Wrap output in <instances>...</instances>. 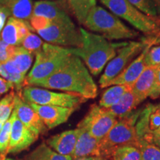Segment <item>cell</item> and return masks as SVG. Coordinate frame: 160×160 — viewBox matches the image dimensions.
<instances>
[{
    "mask_svg": "<svg viewBox=\"0 0 160 160\" xmlns=\"http://www.w3.org/2000/svg\"><path fill=\"white\" fill-rule=\"evenodd\" d=\"M33 87L56 89L76 93L86 99L97 97L98 88L91 73L79 57L71 55L65 64L48 78Z\"/></svg>",
    "mask_w": 160,
    "mask_h": 160,
    "instance_id": "1",
    "label": "cell"
},
{
    "mask_svg": "<svg viewBox=\"0 0 160 160\" xmlns=\"http://www.w3.org/2000/svg\"><path fill=\"white\" fill-rule=\"evenodd\" d=\"M82 45L79 48H69L72 55L82 60L88 71L93 76H98L105 66L117 55V51L128 42H111L102 36L96 34L79 28Z\"/></svg>",
    "mask_w": 160,
    "mask_h": 160,
    "instance_id": "2",
    "label": "cell"
},
{
    "mask_svg": "<svg viewBox=\"0 0 160 160\" xmlns=\"http://www.w3.org/2000/svg\"><path fill=\"white\" fill-rule=\"evenodd\" d=\"M83 25L108 40L134 39L139 37V32L130 28L117 16L97 5L89 11Z\"/></svg>",
    "mask_w": 160,
    "mask_h": 160,
    "instance_id": "3",
    "label": "cell"
},
{
    "mask_svg": "<svg viewBox=\"0 0 160 160\" xmlns=\"http://www.w3.org/2000/svg\"><path fill=\"white\" fill-rule=\"evenodd\" d=\"M72 54L69 48L50 43H43L41 51L36 54V61L31 71L25 77V86H35L62 66Z\"/></svg>",
    "mask_w": 160,
    "mask_h": 160,
    "instance_id": "4",
    "label": "cell"
},
{
    "mask_svg": "<svg viewBox=\"0 0 160 160\" xmlns=\"http://www.w3.org/2000/svg\"><path fill=\"white\" fill-rule=\"evenodd\" d=\"M140 112L133 111L126 117L117 119L107 135L99 140L100 157L108 159L113 150L121 145H135L139 147L135 125Z\"/></svg>",
    "mask_w": 160,
    "mask_h": 160,
    "instance_id": "5",
    "label": "cell"
},
{
    "mask_svg": "<svg viewBox=\"0 0 160 160\" xmlns=\"http://www.w3.org/2000/svg\"><path fill=\"white\" fill-rule=\"evenodd\" d=\"M113 14L125 19L146 36L154 34L160 29V17L142 13L128 0H100Z\"/></svg>",
    "mask_w": 160,
    "mask_h": 160,
    "instance_id": "6",
    "label": "cell"
},
{
    "mask_svg": "<svg viewBox=\"0 0 160 160\" xmlns=\"http://www.w3.org/2000/svg\"><path fill=\"white\" fill-rule=\"evenodd\" d=\"M26 102L39 105H53L78 109L87 99L80 95L71 93H57L33 86H25L21 91Z\"/></svg>",
    "mask_w": 160,
    "mask_h": 160,
    "instance_id": "7",
    "label": "cell"
},
{
    "mask_svg": "<svg viewBox=\"0 0 160 160\" xmlns=\"http://www.w3.org/2000/svg\"><path fill=\"white\" fill-rule=\"evenodd\" d=\"M147 46L142 39L140 41L128 42V44L117 51V55L108 63L105 71L99 80L102 88L108 87L112 79L122 73L130 63L142 52Z\"/></svg>",
    "mask_w": 160,
    "mask_h": 160,
    "instance_id": "8",
    "label": "cell"
},
{
    "mask_svg": "<svg viewBox=\"0 0 160 160\" xmlns=\"http://www.w3.org/2000/svg\"><path fill=\"white\" fill-rule=\"evenodd\" d=\"M117 121V118L107 108L93 104L77 128H84L92 137L101 140Z\"/></svg>",
    "mask_w": 160,
    "mask_h": 160,
    "instance_id": "9",
    "label": "cell"
},
{
    "mask_svg": "<svg viewBox=\"0 0 160 160\" xmlns=\"http://www.w3.org/2000/svg\"><path fill=\"white\" fill-rule=\"evenodd\" d=\"M40 37L52 45L62 47L79 48L82 39L79 28H71L51 22L45 28L37 31Z\"/></svg>",
    "mask_w": 160,
    "mask_h": 160,
    "instance_id": "10",
    "label": "cell"
},
{
    "mask_svg": "<svg viewBox=\"0 0 160 160\" xmlns=\"http://www.w3.org/2000/svg\"><path fill=\"white\" fill-rule=\"evenodd\" d=\"M32 16L45 17L52 22L66 26L71 28H77L67 12L57 2L50 0H41L36 2L33 6Z\"/></svg>",
    "mask_w": 160,
    "mask_h": 160,
    "instance_id": "11",
    "label": "cell"
},
{
    "mask_svg": "<svg viewBox=\"0 0 160 160\" xmlns=\"http://www.w3.org/2000/svg\"><path fill=\"white\" fill-rule=\"evenodd\" d=\"M21 91H18L17 94H15V104L13 110L16 112L17 118L38 137L39 134L45 133L48 131L47 127L34 110L23 99Z\"/></svg>",
    "mask_w": 160,
    "mask_h": 160,
    "instance_id": "12",
    "label": "cell"
},
{
    "mask_svg": "<svg viewBox=\"0 0 160 160\" xmlns=\"http://www.w3.org/2000/svg\"><path fill=\"white\" fill-rule=\"evenodd\" d=\"M38 139V136L28 128L16 114L11 126V137L7 153H19L27 149Z\"/></svg>",
    "mask_w": 160,
    "mask_h": 160,
    "instance_id": "13",
    "label": "cell"
},
{
    "mask_svg": "<svg viewBox=\"0 0 160 160\" xmlns=\"http://www.w3.org/2000/svg\"><path fill=\"white\" fill-rule=\"evenodd\" d=\"M28 104L39 115L48 129H52L66 122L72 113L77 110L59 106L39 105L33 103Z\"/></svg>",
    "mask_w": 160,
    "mask_h": 160,
    "instance_id": "14",
    "label": "cell"
},
{
    "mask_svg": "<svg viewBox=\"0 0 160 160\" xmlns=\"http://www.w3.org/2000/svg\"><path fill=\"white\" fill-rule=\"evenodd\" d=\"M31 31H33V29L29 22L11 17L0 33V37L10 45L20 46Z\"/></svg>",
    "mask_w": 160,
    "mask_h": 160,
    "instance_id": "15",
    "label": "cell"
},
{
    "mask_svg": "<svg viewBox=\"0 0 160 160\" xmlns=\"http://www.w3.org/2000/svg\"><path fill=\"white\" fill-rule=\"evenodd\" d=\"M150 48L151 47L146 46L142 52L137 57H136V59H133L122 73H120L117 77L110 82L108 87L118 85H133L145 68L147 67L145 62V57Z\"/></svg>",
    "mask_w": 160,
    "mask_h": 160,
    "instance_id": "16",
    "label": "cell"
},
{
    "mask_svg": "<svg viewBox=\"0 0 160 160\" xmlns=\"http://www.w3.org/2000/svg\"><path fill=\"white\" fill-rule=\"evenodd\" d=\"M79 129L77 141L71 157L78 159L86 157H100L99 141L93 138L84 128Z\"/></svg>",
    "mask_w": 160,
    "mask_h": 160,
    "instance_id": "17",
    "label": "cell"
},
{
    "mask_svg": "<svg viewBox=\"0 0 160 160\" xmlns=\"http://www.w3.org/2000/svg\"><path fill=\"white\" fill-rule=\"evenodd\" d=\"M78 135V128L69 130L49 138L47 140V144L59 154L72 156L74 151Z\"/></svg>",
    "mask_w": 160,
    "mask_h": 160,
    "instance_id": "18",
    "label": "cell"
},
{
    "mask_svg": "<svg viewBox=\"0 0 160 160\" xmlns=\"http://www.w3.org/2000/svg\"><path fill=\"white\" fill-rule=\"evenodd\" d=\"M157 66L146 67L137 81L131 86L132 92L140 103L147 99L151 94L154 84Z\"/></svg>",
    "mask_w": 160,
    "mask_h": 160,
    "instance_id": "19",
    "label": "cell"
},
{
    "mask_svg": "<svg viewBox=\"0 0 160 160\" xmlns=\"http://www.w3.org/2000/svg\"><path fill=\"white\" fill-rule=\"evenodd\" d=\"M32 0H0V8L10 16L18 19L29 22L33 12Z\"/></svg>",
    "mask_w": 160,
    "mask_h": 160,
    "instance_id": "20",
    "label": "cell"
},
{
    "mask_svg": "<svg viewBox=\"0 0 160 160\" xmlns=\"http://www.w3.org/2000/svg\"><path fill=\"white\" fill-rule=\"evenodd\" d=\"M59 4L67 8L78 22L83 25L89 11L97 5V0H60Z\"/></svg>",
    "mask_w": 160,
    "mask_h": 160,
    "instance_id": "21",
    "label": "cell"
},
{
    "mask_svg": "<svg viewBox=\"0 0 160 160\" xmlns=\"http://www.w3.org/2000/svg\"><path fill=\"white\" fill-rule=\"evenodd\" d=\"M139 104L140 102L133 94L132 90H130L126 92L116 105L107 109L117 118L122 119L133 112Z\"/></svg>",
    "mask_w": 160,
    "mask_h": 160,
    "instance_id": "22",
    "label": "cell"
},
{
    "mask_svg": "<svg viewBox=\"0 0 160 160\" xmlns=\"http://www.w3.org/2000/svg\"><path fill=\"white\" fill-rule=\"evenodd\" d=\"M0 75L8 82L13 84V87L16 88L18 91H22L21 89L25 87L26 77L19 71V69L10 60L1 63Z\"/></svg>",
    "mask_w": 160,
    "mask_h": 160,
    "instance_id": "23",
    "label": "cell"
},
{
    "mask_svg": "<svg viewBox=\"0 0 160 160\" xmlns=\"http://www.w3.org/2000/svg\"><path fill=\"white\" fill-rule=\"evenodd\" d=\"M131 90V86L126 85H113L103 92L99 100V106L104 108H110L116 105L126 92Z\"/></svg>",
    "mask_w": 160,
    "mask_h": 160,
    "instance_id": "24",
    "label": "cell"
},
{
    "mask_svg": "<svg viewBox=\"0 0 160 160\" xmlns=\"http://www.w3.org/2000/svg\"><path fill=\"white\" fill-rule=\"evenodd\" d=\"M33 57L34 55L33 53L22 46H16L13 54L9 60L23 75L25 76L33 63Z\"/></svg>",
    "mask_w": 160,
    "mask_h": 160,
    "instance_id": "25",
    "label": "cell"
},
{
    "mask_svg": "<svg viewBox=\"0 0 160 160\" xmlns=\"http://www.w3.org/2000/svg\"><path fill=\"white\" fill-rule=\"evenodd\" d=\"M26 160H73L71 156H64L53 151L45 143H42L26 158Z\"/></svg>",
    "mask_w": 160,
    "mask_h": 160,
    "instance_id": "26",
    "label": "cell"
},
{
    "mask_svg": "<svg viewBox=\"0 0 160 160\" xmlns=\"http://www.w3.org/2000/svg\"><path fill=\"white\" fill-rule=\"evenodd\" d=\"M110 159L112 160H142L141 152L135 145H125L116 148Z\"/></svg>",
    "mask_w": 160,
    "mask_h": 160,
    "instance_id": "27",
    "label": "cell"
},
{
    "mask_svg": "<svg viewBox=\"0 0 160 160\" xmlns=\"http://www.w3.org/2000/svg\"><path fill=\"white\" fill-rule=\"evenodd\" d=\"M14 116L15 111L13 110L9 119L3 124L1 131H0V153L4 156L7 154L10 142V137H11V126Z\"/></svg>",
    "mask_w": 160,
    "mask_h": 160,
    "instance_id": "28",
    "label": "cell"
},
{
    "mask_svg": "<svg viewBox=\"0 0 160 160\" xmlns=\"http://www.w3.org/2000/svg\"><path fill=\"white\" fill-rule=\"evenodd\" d=\"M15 93L11 92L0 100V122L5 123L11 117L12 110L14 108Z\"/></svg>",
    "mask_w": 160,
    "mask_h": 160,
    "instance_id": "29",
    "label": "cell"
},
{
    "mask_svg": "<svg viewBox=\"0 0 160 160\" xmlns=\"http://www.w3.org/2000/svg\"><path fill=\"white\" fill-rule=\"evenodd\" d=\"M142 160H160V148L153 143L139 144Z\"/></svg>",
    "mask_w": 160,
    "mask_h": 160,
    "instance_id": "30",
    "label": "cell"
},
{
    "mask_svg": "<svg viewBox=\"0 0 160 160\" xmlns=\"http://www.w3.org/2000/svg\"><path fill=\"white\" fill-rule=\"evenodd\" d=\"M21 45L22 47H23L24 48L36 56L38 52L41 51L42 48L43 42L41 38L38 37L37 34L30 32L27 35V37L24 39Z\"/></svg>",
    "mask_w": 160,
    "mask_h": 160,
    "instance_id": "31",
    "label": "cell"
},
{
    "mask_svg": "<svg viewBox=\"0 0 160 160\" xmlns=\"http://www.w3.org/2000/svg\"><path fill=\"white\" fill-rule=\"evenodd\" d=\"M142 13L151 17H157L154 0H128Z\"/></svg>",
    "mask_w": 160,
    "mask_h": 160,
    "instance_id": "32",
    "label": "cell"
},
{
    "mask_svg": "<svg viewBox=\"0 0 160 160\" xmlns=\"http://www.w3.org/2000/svg\"><path fill=\"white\" fill-rule=\"evenodd\" d=\"M147 67H155L160 65V45L150 48L145 57Z\"/></svg>",
    "mask_w": 160,
    "mask_h": 160,
    "instance_id": "33",
    "label": "cell"
},
{
    "mask_svg": "<svg viewBox=\"0 0 160 160\" xmlns=\"http://www.w3.org/2000/svg\"><path fill=\"white\" fill-rule=\"evenodd\" d=\"M160 127V104L153 105L149 115V129L154 131Z\"/></svg>",
    "mask_w": 160,
    "mask_h": 160,
    "instance_id": "34",
    "label": "cell"
},
{
    "mask_svg": "<svg viewBox=\"0 0 160 160\" xmlns=\"http://www.w3.org/2000/svg\"><path fill=\"white\" fill-rule=\"evenodd\" d=\"M16 46L5 43L0 37V62L3 63L11 59L13 54Z\"/></svg>",
    "mask_w": 160,
    "mask_h": 160,
    "instance_id": "35",
    "label": "cell"
},
{
    "mask_svg": "<svg viewBox=\"0 0 160 160\" xmlns=\"http://www.w3.org/2000/svg\"><path fill=\"white\" fill-rule=\"evenodd\" d=\"M30 25H31L32 28L34 31H37L39 30H42L47 27L49 25L51 21L42 17H37V16H32L30 19Z\"/></svg>",
    "mask_w": 160,
    "mask_h": 160,
    "instance_id": "36",
    "label": "cell"
},
{
    "mask_svg": "<svg viewBox=\"0 0 160 160\" xmlns=\"http://www.w3.org/2000/svg\"><path fill=\"white\" fill-rule=\"evenodd\" d=\"M160 96V65L157 66V73H156V77L154 84H153V89H152L151 94L149 97L153 99H157Z\"/></svg>",
    "mask_w": 160,
    "mask_h": 160,
    "instance_id": "37",
    "label": "cell"
},
{
    "mask_svg": "<svg viewBox=\"0 0 160 160\" xmlns=\"http://www.w3.org/2000/svg\"><path fill=\"white\" fill-rule=\"evenodd\" d=\"M147 46L152 47L153 45H160V29L159 31L151 36H145L142 38Z\"/></svg>",
    "mask_w": 160,
    "mask_h": 160,
    "instance_id": "38",
    "label": "cell"
},
{
    "mask_svg": "<svg viewBox=\"0 0 160 160\" xmlns=\"http://www.w3.org/2000/svg\"><path fill=\"white\" fill-rule=\"evenodd\" d=\"M13 88H14L13 84L0 77V96L7 93L10 89Z\"/></svg>",
    "mask_w": 160,
    "mask_h": 160,
    "instance_id": "39",
    "label": "cell"
},
{
    "mask_svg": "<svg viewBox=\"0 0 160 160\" xmlns=\"http://www.w3.org/2000/svg\"><path fill=\"white\" fill-rule=\"evenodd\" d=\"M9 16L10 14L5 9L0 8V33L2 31L4 26H5L6 19H7Z\"/></svg>",
    "mask_w": 160,
    "mask_h": 160,
    "instance_id": "40",
    "label": "cell"
},
{
    "mask_svg": "<svg viewBox=\"0 0 160 160\" xmlns=\"http://www.w3.org/2000/svg\"><path fill=\"white\" fill-rule=\"evenodd\" d=\"M152 137H153V144L160 148V127L156 131H152Z\"/></svg>",
    "mask_w": 160,
    "mask_h": 160,
    "instance_id": "41",
    "label": "cell"
},
{
    "mask_svg": "<svg viewBox=\"0 0 160 160\" xmlns=\"http://www.w3.org/2000/svg\"><path fill=\"white\" fill-rule=\"evenodd\" d=\"M76 160H107V159L102 157H86Z\"/></svg>",
    "mask_w": 160,
    "mask_h": 160,
    "instance_id": "42",
    "label": "cell"
},
{
    "mask_svg": "<svg viewBox=\"0 0 160 160\" xmlns=\"http://www.w3.org/2000/svg\"><path fill=\"white\" fill-rule=\"evenodd\" d=\"M156 8H157V13H159L160 14V0H154Z\"/></svg>",
    "mask_w": 160,
    "mask_h": 160,
    "instance_id": "43",
    "label": "cell"
},
{
    "mask_svg": "<svg viewBox=\"0 0 160 160\" xmlns=\"http://www.w3.org/2000/svg\"><path fill=\"white\" fill-rule=\"evenodd\" d=\"M5 156L2 155V154H1V153H0V160H5Z\"/></svg>",
    "mask_w": 160,
    "mask_h": 160,
    "instance_id": "44",
    "label": "cell"
},
{
    "mask_svg": "<svg viewBox=\"0 0 160 160\" xmlns=\"http://www.w3.org/2000/svg\"><path fill=\"white\" fill-rule=\"evenodd\" d=\"M3 124H4V123L1 122H0V131H1V130H2V126H3Z\"/></svg>",
    "mask_w": 160,
    "mask_h": 160,
    "instance_id": "45",
    "label": "cell"
},
{
    "mask_svg": "<svg viewBox=\"0 0 160 160\" xmlns=\"http://www.w3.org/2000/svg\"><path fill=\"white\" fill-rule=\"evenodd\" d=\"M5 160H16V159H11V158H8V159H5Z\"/></svg>",
    "mask_w": 160,
    "mask_h": 160,
    "instance_id": "46",
    "label": "cell"
},
{
    "mask_svg": "<svg viewBox=\"0 0 160 160\" xmlns=\"http://www.w3.org/2000/svg\"><path fill=\"white\" fill-rule=\"evenodd\" d=\"M0 65H1V62H0Z\"/></svg>",
    "mask_w": 160,
    "mask_h": 160,
    "instance_id": "47",
    "label": "cell"
}]
</instances>
